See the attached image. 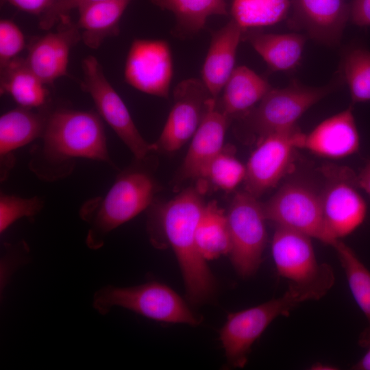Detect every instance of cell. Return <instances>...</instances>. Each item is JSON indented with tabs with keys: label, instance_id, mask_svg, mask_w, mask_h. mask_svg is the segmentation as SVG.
I'll return each mask as SVG.
<instances>
[{
	"label": "cell",
	"instance_id": "obj_1",
	"mask_svg": "<svg viewBox=\"0 0 370 370\" xmlns=\"http://www.w3.org/2000/svg\"><path fill=\"white\" fill-rule=\"evenodd\" d=\"M41 144L32 151L31 169L39 177L56 180L73 171L75 160L111 164L103 125L92 111L60 109L47 118Z\"/></svg>",
	"mask_w": 370,
	"mask_h": 370
},
{
	"label": "cell",
	"instance_id": "obj_2",
	"mask_svg": "<svg viewBox=\"0 0 370 370\" xmlns=\"http://www.w3.org/2000/svg\"><path fill=\"white\" fill-rule=\"evenodd\" d=\"M204 185L188 187L156 210L155 223L172 247L184 280L188 300L201 304L215 292V280L196 241L198 223L205 207Z\"/></svg>",
	"mask_w": 370,
	"mask_h": 370
},
{
	"label": "cell",
	"instance_id": "obj_3",
	"mask_svg": "<svg viewBox=\"0 0 370 370\" xmlns=\"http://www.w3.org/2000/svg\"><path fill=\"white\" fill-rule=\"evenodd\" d=\"M156 190L151 175L133 169L118 176L103 197L86 201L79 215L89 225L86 238L92 249L101 248L110 232L151 206Z\"/></svg>",
	"mask_w": 370,
	"mask_h": 370
},
{
	"label": "cell",
	"instance_id": "obj_4",
	"mask_svg": "<svg viewBox=\"0 0 370 370\" xmlns=\"http://www.w3.org/2000/svg\"><path fill=\"white\" fill-rule=\"evenodd\" d=\"M317 298V292L311 285L290 284L282 296L230 314L220 332L229 364L243 367L252 345L275 318L288 315L301 303Z\"/></svg>",
	"mask_w": 370,
	"mask_h": 370
},
{
	"label": "cell",
	"instance_id": "obj_5",
	"mask_svg": "<svg viewBox=\"0 0 370 370\" xmlns=\"http://www.w3.org/2000/svg\"><path fill=\"white\" fill-rule=\"evenodd\" d=\"M92 306L103 315L117 306L166 323L197 325L201 321L180 295L158 282L130 287L103 286L94 294Z\"/></svg>",
	"mask_w": 370,
	"mask_h": 370
},
{
	"label": "cell",
	"instance_id": "obj_6",
	"mask_svg": "<svg viewBox=\"0 0 370 370\" xmlns=\"http://www.w3.org/2000/svg\"><path fill=\"white\" fill-rule=\"evenodd\" d=\"M341 79V76L325 86L312 87L294 79L284 88H272L258 106L243 117L259 138L293 127L310 107L336 90Z\"/></svg>",
	"mask_w": 370,
	"mask_h": 370
},
{
	"label": "cell",
	"instance_id": "obj_7",
	"mask_svg": "<svg viewBox=\"0 0 370 370\" xmlns=\"http://www.w3.org/2000/svg\"><path fill=\"white\" fill-rule=\"evenodd\" d=\"M247 191L237 193L227 214L231 238L230 256L237 272L243 277L258 269L267 235L262 204Z\"/></svg>",
	"mask_w": 370,
	"mask_h": 370
},
{
	"label": "cell",
	"instance_id": "obj_8",
	"mask_svg": "<svg viewBox=\"0 0 370 370\" xmlns=\"http://www.w3.org/2000/svg\"><path fill=\"white\" fill-rule=\"evenodd\" d=\"M325 179L319 194L326 231L332 241L346 236L364 221L367 207L357 190L355 173L349 169L325 165L321 169Z\"/></svg>",
	"mask_w": 370,
	"mask_h": 370
},
{
	"label": "cell",
	"instance_id": "obj_9",
	"mask_svg": "<svg viewBox=\"0 0 370 370\" xmlns=\"http://www.w3.org/2000/svg\"><path fill=\"white\" fill-rule=\"evenodd\" d=\"M83 86L93 100L99 115L110 126L138 161L145 160L153 151L137 129L119 95L104 75L97 59L89 56L83 63Z\"/></svg>",
	"mask_w": 370,
	"mask_h": 370
},
{
	"label": "cell",
	"instance_id": "obj_10",
	"mask_svg": "<svg viewBox=\"0 0 370 370\" xmlns=\"http://www.w3.org/2000/svg\"><path fill=\"white\" fill-rule=\"evenodd\" d=\"M302 133L295 125L259 138L245 165V191L258 198L291 172Z\"/></svg>",
	"mask_w": 370,
	"mask_h": 370
},
{
	"label": "cell",
	"instance_id": "obj_11",
	"mask_svg": "<svg viewBox=\"0 0 370 370\" xmlns=\"http://www.w3.org/2000/svg\"><path fill=\"white\" fill-rule=\"evenodd\" d=\"M267 220L332 246L326 231L320 195L310 186L293 182L283 185L262 204Z\"/></svg>",
	"mask_w": 370,
	"mask_h": 370
},
{
	"label": "cell",
	"instance_id": "obj_12",
	"mask_svg": "<svg viewBox=\"0 0 370 370\" xmlns=\"http://www.w3.org/2000/svg\"><path fill=\"white\" fill-rule=\"evenodd\" d=\"M173 75L172 53L166 40L132 42L124 67V78L129 85L144 93L166 98Z\"/></svg>",
	"mask_w": 370,
	"mask_h": 370
},
{
	"label": "cell",
	"instance_id": "obj_13",
	"mask_svg": "<svg viewBox=\"0 0 370 370\" xmlns=\"http://www.w3.org/2000/svg\"><path fill=\"white\" fill-rule=\"evenodd\" d=\"M212 98L201 79H187L177 85L174 104L153 151L172 153L180 149L197 130Z\"/></svg>",
	"mask_w": 370,
	"mask_h": 370
},
{
	"label": "cell",
	"instance_id": "obj_14",
	"mask_svg": "<svg viewBox=\"0 0 370 370\" xmlns=\"http://www.w3.org/2000/svg\"><path fill=\"white\" fill-rule=\"evenodd\" d=\"M310 238L298 231L276 226L271 244L273 258L278 273L290 283L313 281L330 267L318 264Z\"/></svg>",
	"mask_w": 370,
	"mask_h": 370
},
{
	"label": "cell",
	"instance_id": "obj_15",
	"mask_svg": "<svg viewBox=\"0 0 370 370\" xmlns=\"http://www.w3.org/2000/svg\"><path fill=\"white\" fill-rule=\"evenodd\" d=\"M293 9L290 25L304 30L316 41L334 46L342 37L349 18L345 0H289Z\"/></svg>",
	"mask_w": 370,
	"mask_h": 370
},
{
	"label": "cell",
	"instance_id": "obj_16",
	"mask_svg": "<svg viewBox=\"0 0 370 370\" xmlns=\"http://www.w3.org/2000/svg\"><path fill=\"white\" fill-rule=\"evenodd\" d=\"M60 21V29L37 40L25 59L29 68L45 84L67 75L71 49L82 40L79 27L69 21L68 16Z\"/></svg>",
	"mask_w": 370,
	"mask_h": 370
},
{
	"label": "cell",
	"instance_id": "obj_17",
	"mask_svg": "<svg viewBox=\"0 0 370 370\" xmlns=\"http://www.w3.org/2000/svg\"><path fill=\"white\" fill-rule=\"evenodd\" d=\"M228 116L211 98L202 120L191 138L177 180L199 179L209 162L223 149Z\"/></svg>",
	"mask_w": 370,
	"mask_h": 370
},
{
	"label": "cell",
	"instance_id": "obj_18",
	"mask_svg": "<svg viewBox=\"0 0 370 370\" xmlns=\"http://www.w3.org/2000/svg\"><path fill=\"white\" fill-rule=\"evenodd\" d=\"M360 137L352 106L318 124L308 134L303 133L298 149H304L327 158H343L356 153Z\"/></svg>",
	"mask_w": 370,
	"mask_h": 370
},
{
	"label": "cell",
	"instance_id": "obj_19",
	"mask_svg": "<svg viewBox=\"0 0 370 370\" xmlns=\"http://www.w3.org/2000/svg\"><path fill=\"white\" fill-rule=\"evenodd\" d=\"M244 31L234 20L214 32L201 69V81L211 97L219 98L235 67Z\"/></svg>",
	"mask_w": 370,
	"mask_h": 370
},
{
	"label": "cell",
	"instance_id": "obj_20",
	"mask_svg": "<svg viewBox=\"0 0 370 370\" xmlns=\"http://www.w3.org/2000/svg\"><path fill=\"white\" fill-rule=\"evenodd\" d=\"M32 109L18 107L0 117V158L3 178L13 166L12 152L40 138L46 118Z\"/></svg>",
	"mask_w": 370,
	"mask_h": 370
},
{
	"label": "cell",
	"instance_id": "obj_21",
	"mask_svg": "<svg viewBox=\"0 0 370 370\" xmlns=\"http://www.w3.org/2000/svg\"><path fill=\"white\" fill-rule=\"evenodd\" d=\"M272 88L262 77L246 66L236 67L221 91L220 109L229 119L244 116Z\"/></svg>",
	"mask_w": 370,
	"mask_h": 370
},
{
	"label": "cell",
	"instance_id": "obj_22",
	"mask_svg": "<svg viewBox=\"0 0 370 370\" xmlns=\"http://www.w3.org/2000/svg\"><path fill=\"white\" fill-rule=\"evenodd\" d=\"M307 36L297 33L271 34L244 31L247 41L273 71H288L299 64Z\"/></svg>",
	"mask_w": 370,
	"mask_h": 370
},
{
	"label": "cell",
	"instance_id": "obj_23",
	"mask_svg": "<svg viewBox=\"0 0 370 370\" xmlns=\"http://www.w3.org/2000/svg\"><path fill=\"white\" fill-rule=\"evenodd\" d=\"M131 1L103 0L79 10L77 25L84 43L97 49L106 38L116 35L119 21Z\"/></svg>",
	"mask_w": 370,
	"mask_h": 370
},
{
	"label": "cell",
	"instance_id": "obj_24",
	"mask_svg": "<svg viewBox=\"0 0 370 370\" xmlns=\"http://www.w3.org/2000/svg\"><path fill=\"white\" fill-rule=\"evenodd\" d=\"M1 70V92L9 95L19 107L32 109L46 103V84L29 68L25 60L16 58Z\"/></svg>",
	"mask_w": 370,
	"mask_h": 370
},
{
	"label": "cell",
	"instance_id": "obj_25",
	"mask_svg": "<svg viewBox=\"0 0 370 370\" xmlns=\"http://www.w3.org/2000/svg\"><path fill=\"white\" fill-rule=\"evenodd\" d=\"M196 241L206 260L230 252L231 238L227 214L217 202L206 204L197 227Z\"/></svg>",
	"mask_w": 370,
	"mask_h": 370
},
{
	"label": "cell",
	"instance_id": "obj_26",
	"mask_svg": "<svg viewBox=\"0 0 370 370\" xmlns=\"http://www.w3.org/2000/svg\"><path fill=\"white\" fill-rule=\"evenodd\" d=\"M162 10L173 12L178 31L195 34L204 28L208 18L213 15H227L225 0H151Z\"/></svg>",
	"mask_w": 370,
	"mask_h": 370
},
{
	"label": "cell",
	"instance_id": "obj_27",
	"mask_svg": "<svg viewBox=\"0 0 370 370\" xmlns=\"http://www.w3.org/2000/svg\"><path fill=\"white\" fill-rule=\"evenodd\" d=\"M289 0H233L231 14L243 30L275 25L286 18Z\"/></svg>",
	"mask_w": 370,
	"mask_h": 370
},
{
	"label": "cell",
	"instance_id": "obj_28",
	"mask_svg": "<svg viewBox=\"0 0 370 370\" xmlns=\"http://www.w3.org/2000/svg\"><path fill=\"white\" fill-rule=\"evenodd\" d=\"M332 247L345 271L353 297L370 323V271L353 250L340 240Z\"/></svg>",
	"mask_w": 370,
	"mask_h": 370
},
{
	"label": "cell",
	"instance_id": "obj_29",
	"mask_svg": "<svg viewBox=\"0 0 370 370\" xmlns=\"http://www.w3.org/2000/svg\"><path fill=\"white\" fill-rule=\"evenodd\" d=\"M341 76L347 84L353 103L370 101V51L360 47L344 55Z\"/></svg>",
	"mask_w": 370,
	"mask_h": 370
},
{
	"label": "cell",
	"instance_id": "obj_30",
	"mask_svg": "<svg viewBox=\"0 0 370 370\" xmlns=\"http://www.w3.org/2000/svg\"><path fill=\"white\" fill-rule=\"evenodd\" d=\"M246 167L234 156L232 148L223 149L209 162L199 180L208 181L214 186L230 192L244 181Z\"/></svg>",
	"mask_w": 370,
	"mask_h": 370
},
{
	"label": "cell",
	"instance_id": "obj_31",
	"mask_svg": "<svg viewBox=\"0 0 370 370\" xmlns=\"http://www.w3.org/2000/svg\"><path fill=\"white\" fill-rule=\"evenodd\" d=\"M43 207L41 198L35 196L24 198L14 195L1 193L0 232L3 233L19 219L33 218Z\"/></svg>",
	"mask_w": 370,
	"mask_h": 370
},
{
	"label": "cell",
	"instance_id": "obj_32",
	"mask_svg": "<svg viewBox=\"0 0 370 370\" xmlns=\"http://www.w3.org/2000/svg\"><path fill=\"white\" fill-rule=\"evenodd\" d=\"M25 40L19 27L13 21H0V65L1 69L17 58L24 49Z\"/></svg>",
	"mask_w": 370,
	"mask_h": 370
},
{
	"label": "cell",
	"instance_id": "obj_33",
	"mask_svg": "<svg viewBox=\"0 0 370 370\" xmlns=\"http://www.w3.org/2000/svg\"><path fill=\"white\" fill-rule=\"evenodd\" d=\"M101 1L103 0H58L41 15L39 26L42 29L48 30L62 18L68 16L71 10L79 11L88 5Z\"/></svg>",
	"mask_w": 370,
	"mask_h": 370
},
{
	"label": "cell",
	"instance_id": "obj_34",
	"mask_svg": "<svg viewBox=\"0 0 370 370\" xmlns=\"http://www.w3.org/2000/svg\"><path fill=\"white\" fill-rule=\"evenodd\" d=\"M349 18L358 26H370V0H354L350 6Z\"/></svg>",
	"mask_w": 370,
	"mask_h": 370
},
{
	"label": "cell",
	"instance_id": "obj_35",
	"mask_svg": "<svg viewBox=\"0 0 370 370\" xmlns=\"http://www.w3.org/2000/svg\"><path fill=\"white\" fill-rule=\"evenodd\" d=\"M13 6L33 14L42 15L58 0H7Z\"/></svg>",
	"mask_w": 370,
	"mask_h": 370
},
{
	"label": "cell",
	"instance_id": "obj_36",
	"mask_svg": "<svg viewBox=\"0 0 370 370\" xmlns=\"http://www.w3.org/2000/svg\"><path fill=\"white\" fill-rule=\"evenodd\" d=\"M354 180L357 187L362 189L370 195V160L358 175L355 174Z\"/></svg>",
	"mask_w": 370,
	"mask_h": 370
},
{
	"label": "cell",
	"instance_id": "obj_37",
	"mask_svg": "<svg viewBox=\"0 0 370 370\" xmlns=\"http://www.w3.org/2000/svg\"><path fill=\"white\" fill-rule=\"evenodd\" d=\"M369 348L363 357L353 367L356 370H370V330L368 333Z\"/></svg>",
	"mask_w": 370,
	"mask_h": 370
},
{
	"label": "cell",
	"instance_id": "obj_38",
	"mask_svg": "<svg viewBox=\"0 0 370 370\" xmlns=\"http://www.w3.org/2000/svg\"><path fill=\"white\" fill-rule=\"evenodd\" d=\"M312 369H334L333 367L329 365H323L322 364H315L312 366Z\"/></svg>",
	"mask_w": 370,
	"mask_h": 370
}]
</instances>
